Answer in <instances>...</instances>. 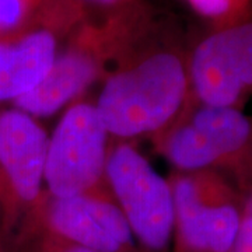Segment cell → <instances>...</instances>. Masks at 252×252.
Here are the masks:
<instances>
[{
  "instance_id": "obj_16",
  "label": "cell",
  "mask_w": 252,
  "mask_h": 252,
  "mask_svg": "<svg viewBox=\"0 0 252 252\" xmlns=\"http://www.w3.org/2000/svg\"><path fill=\"white\" fill-rule=\"evenodd\" d=\"M66 252H94L90 251V250H87V248H81V247H74L72 250H69V251Z\"/></svg>"
},
{
  "instance_id": "obj_1",
  "label": "cell",
  "mask_w": 252,
  "mask_h": 252,
  "mask_svg": "<svg viewBox=\"0 0 252 252\" xmlns=\"http://www.w3.org/2000/svg\"><path fill=\"white\" fill-rule=\"evenodd\" d=\"M189 87L188 62L175 51H158L112 73L94 107L109 136L149 135L175 119Z\"/></svg>"
},
{
  "instance_id": "obj_8",
  "label": "cell",
  "mask_w": 252,
  "mask_h": 252,
  "mask_svg": "<svg viewBox=\"0 0 252 252\" xmlns=\"http://www.w3.org/2000/svg\"><path fill=\"white\" fill-rule=\"evenodd\" d=\"M48 217L58 234L90 251L119 252L133 241L130 227L117 203L91 192L55 199Z\"/></svg>"
},
{
  "instance_id": "obj_4",
  "label": "cell",
  "mask_w": 252,
  "mask_h": 252,
  "mask_svg": "<svg viewBox=\"0 0 252 252\" xmlns=\"http://www.w3.org/2000/svg\"><path fill=\"white\" fill-rule=\"evenodd\" d=\"M190 89L203 105L238 108L252 90V17L205 36L188 61Z\"/></svg>"
},
{
  "instance_id": "obj_15",
  "label": "cell",
  "mask_w": 252,
  "mask_h": 252,
  "mask_svg": "<svg viewBox=\"0 0 252 252\" xmlns=\"http://www.w3.org/2000/svg\"><path fill=\"white\" fill-rule=\"evenodd\" d=\"M243 217H252V192L243 205Z\"/></svg>"
},
{
  "instance_id": "obj_5",
  "label": "cell",
  "mask_w": 252,
  "mask_h": 252,
  "mask_svg": "<svg viewBox=\"0 0 252 252\" xmlns=\"http://www.w3.org/2000/svg\"><path fill=\"white\" fill-rule=\"evenodd\" d=\"M251 150L252 124L240 108L203 104L164 143L168 161L185 172L238 164Z\"/></svg>"
},
{
  "instance_id": "obj_13",
  "label": "cell",
  "mask_w": 252,
  "mask_h": 252,
  "mask_svg": "<svg viewBox=\"0 0 252 252\" xmlns=\"http://www.w3.org/2000/svg\"><path fill=\"white\" fill-rule=\"evenodd\" d=\"M231 252H252V217H243Z\"/></svg>"
},
{
  "instance_id": "obj_3",
  "label": "cell",
  "mask_w": 252,
  "mask_h": 252,
  "mask_svg": "<svg viewBox=\"0 0 252 252\" xmlns=\"http://www.w3.org/2000/svg\"><path fill=\"white\" fill-rule=\"evenodd\" d=\"M108 136L94 105L67 108L48 137L44 182L55 199L90 193L97 187L105 175Z\"/></svg>"
},
{
  "instance_id": "obj_12",
  "label": "cell",
  "mask_w": 252,
  "mask_h": 252,
  "mask_svg": "<svg viewBox=\"0 0 252 252\" xmlns=\"http://www.w3.org/2000/svg\"><path fill=\"white\" fill-rule=\"evenodd\" d=\"M202 17L216 23L217 28L230 24L248 11L252 0H187Z\"/></svg>"
},
{
  "instance_id": "obj_11",
  "label": "cell",
  "mask_w": 252,
  "mask_h": 252,
  "mask_svg": "<svg viewBox=\"0 0 252 252\" xmlns=\"http://www.w3.org/2000/svg\"><path fill=\"white\" fill-rule=\"evenodd\" d=\"M42 0H0V39L14 38L26 28Z\"/></svg>"
},
{
  "instance_id": "obj_6",
  "label": "cell",
  "mask_w": 252,
  "mask_h": 252,
  "mask_svg": "<svg viewBox=\"0 0 252 252\" xmlns=\"http://www.w3.org/2000/svg\"><path fill=\"white\" fill-rule=\"evenodd\" d=\"M175 224L195 252H231L243 221V207L221 180L206 171L181 175L172 184Z\"/></svg>"
},
{
  "instance_id": "obj_9",
  "label": "cell",
  "mask_w": 252,
  "mask_h": 252,
  "mask_svg": "<svg viewBox=\"0 0 252 252\" xmlns=\"http://www.w3.org/2000/svg\"><path fill=\"white\" fill-rule=\"evenodd\" d=\"M98 58L86 46L56 56L52 67L35 89L14 101L16 108L32 118L51 117L90 86L98 76Z\"/></svg>"
},
{
  "instance_id": "obj_14",
  "label": "cell",
  "mask_w": 252,
  "mask_h": 252,
  "mask_svg": "<svg viewBox=\"0 0 252 252\" xmlns=\"http://www.w3.org/2000/svg\"><path fill=\"white\" fill-rule=\"evenodd\" d=\"M83 1H87L90 4H95V6H117V4H121L126 0H83Z\"/></svg>"
},
{
  "instance_id": "obj_2",
  "label": "cell",
  "mask_w": 252,
  "mask_h": 252,
  "mask_svg": "<svg viewBox=\"0 0 252 252\" xmlns=\"http://www.w3.org/2000/svg\"><path fill=\"white\" fill-rule=\"evenodd\" d=\"M105 177L133 237L146 248L164 250L175 225L171 185L129 144L109 152Z\"/></svg>"
},
{
  "instance_id": "obj_10",
  "label": "cell",
  "mask_w": 252,
  "mask_h": 252,
  "mask_svg": "<svg viewBox=\"0 0 252 252\" xmlns=\"http://www.w3.org/2000/svg\"><path fill=\"white\" fill-rule=\"evenodd\" d=\"M56 56V38L48 30L0 39V101H16L35 89Z\"/></svg>"
},
{
  "instance_id": "obj_7",
  "label": "cell",
  "mask_w": 252,
  "mask_h": 252,
  "mask_svg": "<svg viewBox=\"0 0 252 252\" xmlns=\"http://www.w3.org/2000/svg\"><path fill=\"white\" fill-rule=\"evenodd\" d=\"M48 136L20 109L0 114V184L23 203L35 202L45 172Z\"/></svg>"
}]
</instances>
